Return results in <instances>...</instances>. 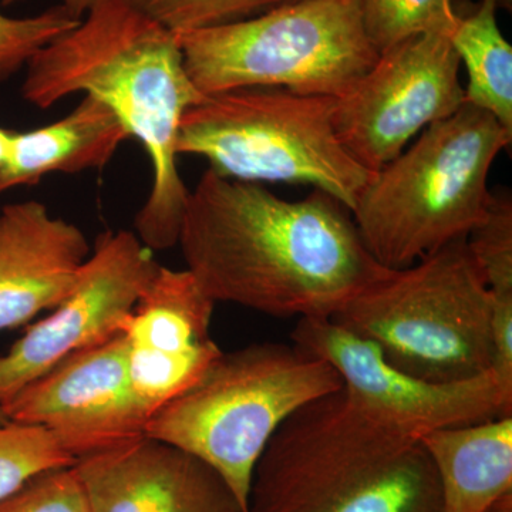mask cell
Returning a JSON list of instances; mask_svg holds the SVG:
<instances>
[{"label": "cell", "mask_w": 512, "mask_h": 512, "mask_svg": "<svg viewBox=\"0 0 512 512\" xmlns=\"http://www.w3.org/2000/svg\"><path fill=\"white\" fill-rule=\"evenodd\" d=\"M177 245L212 301L275 318L330 319L390 271L326 192L288 201L210 168L188 191Z\"/></svg>", "instance_id": "obj_1"}, {"label": "cell", "mask_w": 512, "mask_h": 512, "mask_svg": "<svg viewBox=\"0 0 512 512\" xmlns=\"http://www.w3.org/2000/svg\"><path fill=\"white\" fill-rule=\"evenodd\" d=\"M26 67L22 94L32 106L49 109L72 94H89L140 141L151 188L134 234L151 251L175 247L190 191L178 170V131L185 111L205 97L185 70L177 36L128 0H101Z\"/></svg>", "instance_id": "obj_2"}, {"label": "cell", "mask_w": 512, "mask_h": 512, "mask_svg": "<svg viewBox=\"0 0 512 512\" xmlns=\"http://www.w3.org/2000/svg\"><path fill=\"white\" fill-rule=\"evenodd\" d=\"M248 512H441L439 480L419 439L370 419L342 387L279 427Z\"/></svg>", "instance_id": "obj_3"}, {"label": "cell", "mask_w": 512, "mask_h": 512, "mask_svg": "<svg viewBox=\"0 0 512 512\" xmlns=\"http://www.w3.org/2000/svg\"><path fill=\"white\" fill-rule=\"evenodd\" d=\"M511 141L493 114L470 103L421 131L350 211L373 258L396 271L467 238L490 200L491 165Z\"/></svg>", "instance_id": "obj_4"}, {"label": "cell", "mask_w": 512, "mask_h": 512, "mask_svg": "<svg viewBox=\"0 0 512 512\" xmlns=\"http://www.w3.org/2000/svg\"><path fill=\"white\" fill-rule=\"evenodd\" d=\"M342 387L326 360L295 343H254L222 352L194 386L148 419L146 436L200 458L248 512L256 464L279 427Z\"/></svg>", "instance_id": "obj_5"}, {"label": "cell", "mask_w": 512, "mask_h": 512, "mask_svg": "<svg viewBox=\"0 0 512 512\" xmlns=\"http://www.w3.org/2000/svg\"><path fill=\"white\" fill-rule=\"evenodd\" d=\"M493 298L466 238L407 268L390 269L330 318L389 365L436 383L490 372Z\"/></svg>", "instance_id": "obj_6"}, {"label": "cell", "mask_w": 512, "mask_h": 512, "mask_svg": "<svg viewBox=\"0 0 512 512\" xmlns=\"http://www.w3.org/2000/svg\"><path fill=\"white\" fill-rule=\"evenodd\" d=\"M336 101L279 87L211 94L185 111L175 148L178 157L204 158L220 177L309 184L352 211L375 173L340 143Z\"/></svg>", "instance_id": "obj_7"}, {"label": "cell", "mask_w": 512, "mask_h": 512, "mask_svg": "<svg viewBox=\"0 0 512 512\" xmlns=\"http://www.w3.org/2000/svg\"><path fill=\"white\" fill-rule=\"evenodd\" d=\"M177 36L198 92L279 87L308 96L352 92L380 53L360 0H301L217 28Z\"/></svg>", "instance_id": "obj_8"}, {"label": "cell", "mask_w": 512, "mask_h": 512, "mask_svg": "<svg viewBox=\"0 0 512 512\" xmlns=\"http://www.w3.org/2000/svg\"><path fill=\"white\" fill-rule=\"evenodd\" d=\"M460 57L450 35L429 32L380 53L352 92L336 101L340 143L376 173L437 121L466 103Z\"/></svg>", "instance_id": "obj_9"}, {"label": "cell", "mask_w": 512, "mask_h": 512, "mask_svg": "<svg viewBox=\"0 0 512 512\" xmlns=\"http://www.w3.org/2000/svg\"><path fill=\"white\" fill-rule=\"evenodd\" d=\"M291 338L339 373L360 412L406 436L420 439L429 431L512 416V390L491 370L464 382L419 379L389 365L376 346L330 319L298 320Z\"/></svg>", "instance_id": "obj_10"}, {"label": "cell", "mask_w": 512, "mask_h": 512, "mask_svg": "<svg viewBox=\"0 0 512 512\" xmlns=\"http://www.w3.org/2000/svg\"><path fill=\"white\" fill-rule=\"evenodd\" d=\"M158 266L133 231L101 235L64 301L0 356V406L67 356L119 335Z\"/></svg>", "instance_id": "obj_11"}, {"label": "cell", "mask_w": 512, "mask_h": 512, "mask_svg": "<svg viewBox=\"0 0 512 512\" xmlns=\"http://www.w3.org/2000/svg\"><path fill=\"white\" fill-rule=\"evenodd\" d=\"M0 407L9 420L45 427L77 461L144 436L148 421L123 333L67 356Z\"/></svg>", "instance_id": "obj_12"}, {"label": "cell", "mask_w": 512, "mask_h": 512, "mask_svg": "<svg viewBox=\"0 0 512 512\" xmlns=\"http://www.w3.org/2000/svg\"><path fill=\"white\" fill-rule=\"evenodd\" d=\"M214 308L188 269L160 265L124 320L128 379L148 419L194 386L220 357L210 335Z\"/></svg>", "instance_id": "obj_13"}, {"label": "cell", "mask_w": 512, "mask_h": 512, "mask_svg": "<svg viewBox=\"0 0 512 512\" xmlns=\"http://www.w3.org/2000/svg\"><path fill=\"white\" fill-rule=\"evenodd\" d=\"M74 467L90 512H244L204 461L146 434Z\"/></svg>", "instance_id": "obj_14"}, {"label": "cell", "mask_w": 512, "mask_h": 512, "mask_svg": "<svg viewBox=\"0 0 512 512\" xmlns=\"http://www.w3.org/2000/svg\"><path fill=\"white\" fill-rule=\"evenodd\" d=\"M90 256L82 229L43 202L0 208V333L64 301Z\"/></svg>", "instance_id": "obj_15"}, {"label": "cell", "mask_w": 512, "mask_h": 512, "mask_svg": "<svg viewBox=\"0 0 512 512\" xmlns=\"http://www.w3.org/2000/svg\"><path fill=\"white\" fill-rule=\"evenodd\" d=\"M439 480L441 512H490L512 497V416L420 437Z\"/></svg>", "instance_id": "obj_16"}, {"label": "cell", "mask_w": 512, "mask_h": 512, "mask_svg": "<svg viewBox=\"0 0 512 512\" xmlns=\"http://www.w3.org/2000/svg\"><path fill=\"white\" fill-rule=\"evenodd\" d=\"M130 138L121 121L96 97L84 94L63 119L13 137L0 168V197L12 188L35 185L50 174L101 170Z\"/></svg>", "instance_id": "obj_17"}, {"label": "cell", "mask_w": 512, "mask_h": 512, "mask_svg": "<svg viewBox=\"0 0 512 512\" xmlns=\"http://www.w3.org/2000/svg\"><path fill=\"white\" fill-rule=\"evenodd\" d=\"M501 0H480L450 33L466 67V103L493 114L512 134V47L498 28Z\"/></svg>", "instance_id": "obj_18"}, {"label": "cell", "mask_w": 512, "mask_h": 512, "mask_svg": "<svg viewBox=\"0 0 512 512\" xmlns=\"http://www.w3.org/2000/svg\"><path fill=\"white\" fill-rule=\"evenodd\" d=\"M363 25L377 52L429 32L450 35L458 13L453 0H360Z\"/></svg>", "instance_id": "obj_19"}, {"label": "cell", "mask_w": 512, "mask_h": 512, "mask_svg": "<svg viewBox=\"0 0 512 512\" xmlns=\"http://www.w3.org/2000/svg\"><path fill=\"white\" fill-rule=\"evenodd\" d=\"M76 463L45 427L12 420L0 423V501L32 478Z\"/></svg>", "instance_id": "obj_20"}, {"label": "cell", "mask_w": 512, "mask_h": 512, "mask_svg": "<svg viewBox=\"0 0 512 512\" xmlns=\"http://www.w3.org/2000/svg\"><path fill=\"white\" fill-rule=\"evenodd\" d=\"M485 284L493 295H512V200L508 191H491L480 222L466 238Z\"/></svg>", "instance_id": "obj_21"}, {"label": "cell", "mask_w": 512, "mask_h": 512, "mask_svg": "<svg viewBox=\"0 0 512 512\" xmlns=\"http://www.w3.org/2000/svg\"><path fill=\"white\" fill-rule=\"evenodd\" d=\"M138 12L174 35L254 18L278 0H128Z\"/></svg>", "instance_id": "obj_22"}, {"label": "cell", "mask_w": 512, "mask_h": 512, "mask_svg": "<svg viewBox=\"0 0 512 512\" xmlns=\"http://www.w3.org/2000/svg\"><path fill=\"white\" fill-rule=\"evenodd\" d=\"M79 22L62 6L29 18H10L0 10V82L28 66L40 49L76 28Z\"/></svg>", "instance_id": "obj_23"}, {"label": "cell", "mask_w": 512, "mask_h": 512, "mask_svg": "<svg viewBox=\"0 0 512 512\" xmlns=\"http://www.w3.org/2000/svg\"><path fill=\"white\" fill-rule=\"evenodd\" d=\"M0 512H90L76 467L40 474L0 501Z\"/></svg>", "instance_id": "obj_24"}, {"label": "cell", "mask_w": 512, "mask_h": 512, "mask_svg": "<svg viewBox=\"0 0 512 512\" xmlns=\"http://www.w3.org/2000/svg\"><path fill=\"white\" fill-rule=\"evenodd\" d=\"M491 308V372L507 389L512 390V295H493Z\"/></svg>", "instance_id": "obj_25"}, {"label": "cell", "mask_w": 512, "mask_h": 512, "mask_svg": "<svg viewBox=\"0 0 512 512\" xmlns=\"http://www.w3.org/2000/svg\"><path fill=\"white\" fill-rule=\"evenodd\" d=\"M0 2H2V5L8 6L13 5V3L23 2V0H0ZM100 2L101 0H60V6L72 18L82 20Z\"/></svg>", "instance_id": "obj_26"}, {"label": "cell", "mask_w": 512, "mask_h": 512, "mask_svg": "<svg viewBox=\"0 0 512 512\" xmlns=\"http://www.w3.org/2000/svg\"><path fill=\"white\" fill-rule=\"evenodd\" d=\"M16 131L8 130V128L0 127V168L5 165L9 157L10 147H12L13 137Z\"/></svg>", "instance_id": "obj_27"}, {"label": "cell", "mask_w": 512, "mask_h": 512, "mask_svg": "<svg viewBox=\"0 0 512 512\" xmlns=\"http://www.w3.org/2000/svg\"><path fill=\"white\" fill-rule=\"evenodd\" d=\"M490 512H512V497L505 498Z\"/></svg>", "instance_id": "obj_28"}, {"label": "cell", "mask_w": 512, "mask_h": 512, "mask_svg": "<svg viewBox=\"0 0 512 512\" xmlns=\"http://www.w3.org/2000/svg\"><path fill=\"white\" fill-rule=\"evenodd\" d=\"M5 421H9V419L6 417L5 412H3L2 407H0V423H5Z\"/></svg>", "instance_id": "obj_29"}, {"label": "cell", "mask_w": 512, "mask_h": 512, "mask_svg": "<svg viewBox=\"0 0 512 512\" xmlns=\"http://www.w3.org/2000/svg\"><path fill=\"white\" fill-rule=\"evenodd\" d=\"M278 2H279V5H281V3L301 2V0H278Z\"/></svg>", "instance_id": "obj_30"}]
</instances>
